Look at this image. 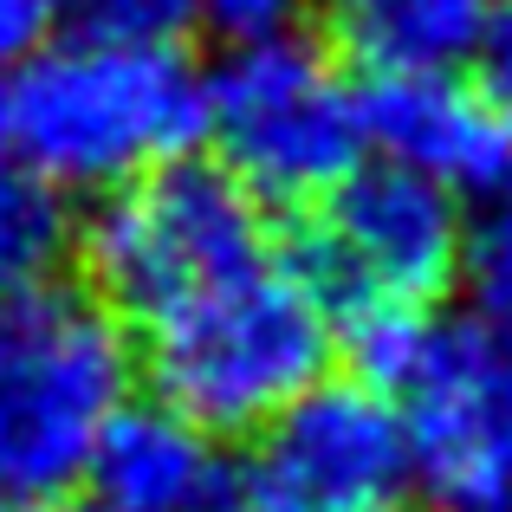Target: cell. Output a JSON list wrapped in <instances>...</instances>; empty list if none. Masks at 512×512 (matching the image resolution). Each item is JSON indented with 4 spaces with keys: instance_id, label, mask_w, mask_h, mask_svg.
Returning <instances> with one entry per match:
<instances>
[{
    "instance_id": "1",
    "label": "cell",
    "mask_w": 512,
    "mask_h": 512,
    "mask_svg": "<svg viewBox=\"0 0 512 512\" xmlns=\"http://www.w3.org/2000/svg\"><path fill=\"white\" fill-rule=\"evenodd\" d=\"M13 156L52 195H117L208 137V78L175 39H59L7 85Z\"/></svg>"
},
{
    "instance_id": "2",
    "label": "cell",
    "mask_w": 512,
    "mask_h": 512,
    "mask_svg": "<svg viewBox=\"0 0 512 512\" xmlns=\"http://www.w3.org/2000/svg\"><path fill=\"white\" fill-rule=\"evenodd\" d=\"M124 402L130 338L91 286L33 279L0 299V493H72Z\"/></svg>"
},
{
    "instance_id": "3",
    "label": "cell",
    "mask_w": 512,
    "mask_h": 512,
    "mask_svg": "<svg viewBox=\"0 0 512 512\" xmlns=\"http://www.w3.org/2000/svg\"><path fill=\"white\" fill-rule=\"evenodd\" d=\"M338 325L292 253L188 299L143 331V363L169 409L208 435H247L325 383Z\"/></svg>"
},
{
    "instance_id": "4",
    "label": "cell",
    "mask_w": 512,
    "mask_h": 512,
    "mask_svg": "<svg viewBox=\"0 0 512 512\" xmlns=\"http://www.w3.org/2000/svg\"><path fill=\"white\" fill-rule=\"evenodd\" d=\"M85 286L124 318V331H150L188 299L279 260L266 201L227 163H169L143 182L98 201L78 227Z\"/></svg>"
},
{
    "instance_id": "5",
    "label": "cell",
    "mask_w": 512,
    "mask_h": 512,
    "mask_svg": "<svg viewBox=\"0 0 512 512\" xmlns=\"http://www.w3.org/2000/svg\"><path fill=\"white\" fill-rule=\"evenodd\" d=\"M208 137L221 163L273 208H318L363 169V91L305 33L234 39L208 72Z\"/></svg>"
},
{
    "instance_id": "6",
    "label": "cell",
    "mask_w": 512,
    "mask_h": 512,
    "mask_svg": "<svg viewBox=\"0 0 512 512\" xmlns=\"http://www.w3.org/2000/svg\"><path fill=\"white\" fill-rule=\"evenodd\" d=\"M331 325H350L383 305H428L461 279L467 221L461 195L396 163L357 169L338 195H325L292 247Z\"/></svg>"
},
{
    "instance_id": "7",
    "label": "cell",
    "mask_w": 512,
    "mask_h": 512,
    "mask_svg": "<svg viewBox=\"0 0 512 512\" xmlns=\"http://www.w3.org/2000/svg\"><path fill=\"white\" fill-rule=\"evenodd\" d=\"M415 474L441 512H512V338L480 318H435L402 376Z\"/></svg>"
},
{
    "instance_id": "8",
    "label": "cell",
    "mask_w": 512,
    "mask_h": 512,
    "mask_svg": "<svg viewBox=\"0 0 512 512\" xmlns=\"http://www.w3.org/2000/svg\"><path fill=\"white\" fill-rule=\"evenodd\" d=\"M260 461L299 512H409L422 493L409 415L376 383H312L266 422Z\"/></svg>"
},
{
    "instance_id": "9",
    "label": "cell",
    "mask_w": 512,
    "mask_h": 512,
    "mask_svg": "<svg viewBox=\"0 0 512 512\" xmlns=\"http://www.w3.org/2000/svg\"><path fill=\"white\" fill-rule=\"evenodd\" d=\"M363 124L383 163L415 169L448 195H512V124L480 85L454 72L370 78Z\"/></svg>"
},
{
    "instance_id": "10",
    "label": "cell",
    "mask_w": 512,
    "mask_h": 512,
    "mask_svg": "<svg viewBox=\"0 0 512 512\" xmlns=\"http://www.w3.org/2000/svg\"><path fill=\"white\" fill-rule=\"evenodd\" d=\"M208 428H195L169 402H124L91 454L85 487L98 493V512H195L214 480Z\"/></svg>"
},
{
    "instance_id": "11",
    "label": "cell",
    "mask_w": 512,
    "mask_h": 512,
    "mask_svg": "<svg viewBox=\"0 0 512 512\" xmlns=\"http://www.w3.org/2000/svg\"><path fill=\"white\" fill-rule=\"evenodd\" d=\"M493 0H344V52L370 78L461 72L493 26Z\"/></svg>"
},
{
    "instance_id": "12",
    "label": "cell",
    "mask_w": 512,
    "mask_h": 512,
    "mask_svg": "<svg viewBox=\"0 0 512 512\" xmlns=\"http://www.w3.org/2000/svg\"><path fill=\"white\" fill-rule=\"evenodd\" d=\"M59 247H65V214L52 188L33 175H0V299L46 279Z\"/></svg>"
},
{
    "instance_id": "13",
    "label": "cell",
    "mask_w": 512,
    "mask_h": 512,
    "mask_svg": "<svg viewBox=\"0 0 512 512\" xmlns=\"http://www.w3.org/2000/svg\"><path fill=\"white\" fill-rule=\"evenodd\" d=\"M461 279L474 292V318L512 338V195H500L474 227H467Z\"/></svg>"
},
{
    "instance_id": "14",
    "label": "cell",
    "mask_w": 512,
    "mask_h": 512,
    "mask_svg": "<svg viewBox=\"0 0 512 512\" xmlns=\"http://www.w3.org/2000/svg\"><path fill=\"white\" fill-rule=\"evenodd\" d=\"M59 20L85 39H175L201 20V0H52Z\"/></svg>"
},
{
    "instance_id": "15",
    "label": "cell",
    "mask_w": 512,
    "mask_h": 512,
    "mask_svg": "<svg viewBox=\"0 0 512 512\" xmlns=\"http://www.w3.org/2000/svg\"><path fill=\"white\" fill-rule=\"evenodd\" d=\"M195 512H299L286 500V487L273 480V467L266 461H234V467H214L208 493L195 500Z\"/></svg>"
},
{
    "instance_id": "16",
    "label": "cell",
    "mask_w": 512,
    "mask_h": 512,
    "mask_svg": "<svg viewBox=\"0 0 512 512\" xmlns=\"http://www.w3.org/2000/svg\"><path fill=\"white\" fill-rule=\"evenodd\" d=\"M305 0H201V20L221 26L227 39H266V33H286L299 20Z\"/></svg>"
},
{
    "instance_id": "17",
    "label": "cell",
    "mask_w": 512,
    "mask_h": 512,
    "mask_svg": "<svg viewBox=\"0 0 512 512\" xmlns=\"http://www.w3.org/2000/svg\"><path fill=\"white\" fill-rule=\"evenodd\" d=\"M52 20H59L52 0H0V72H20V65L46 46Z\"/></svg>"
},
{
    "instance_id": "18",
    "label": "cell",
    "mask_w": 512,
    "mask_h": 512,
    "mask_svg": "<svg viewBox=\"0 0 512 512\" xmlns=\"http://www.w3.org/2000/svg\"><path fill=\"white\" fill-rule=\"evenodd\" d=\"M474 85L500 104V117L512 124V7L493 13L487 39H480V52H474Z\"/></svg>"
},
{
    "instance_id": "19",
    "label": "cell",
    "mask_w": 512,
    "mask_h": 512,
    "mask_svg": "<svg viewBox=\"0 0 512 512\" xmlns=\"http://www.w3.org/2000/svg\"><path fill=\"white\" fill-rule=\"evenodd\" d=\"M0 512H59L52 500H20V493H0ZM98 512V506H91Z\"/></svg>"
},
{
    "instance_id": "20",
    "label": "cell",
    "mask_w": 512,
    "mask_h": 512,
    "mask_svg": "<svg viewBox=\"0 0 512 512\" xmlns=\"http://www.w3.org/2000/svg\"><path fill=\"white\" fill-rule=\"evenodd\" d=\"M13 156V124H7V91H0V163Z\"/></svg>"
}]
</instances>
